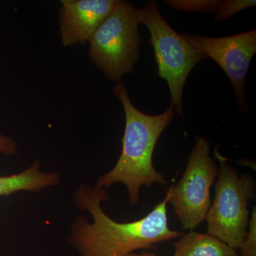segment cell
<instances>
[{
    "label": "cell",
    "mask_w": 256,
    "mask_h": 256,
    "mask_svg": "<svg viewBox=\"0 0 256 256\" xmlns=\"http://www.w3.org/2000/svg\"><path fill=\"white\" fill-rule=\"evenodd\" d=\"M16 150V144L14 140L0 134V152L6 156H12Z\"/></svg>",
    "instance_id": "14"
},
{
    "label": "cell",
    "mask_w": 256,
    "mask_h": 256,
    "mask_svg": "<svg viewBox=\"0 0 256 256\" xmlns=\"http://www.w3.org/2000/svg\"><path fill=\"white\" fill-rule=\"evenodd\" d=\"M256 184L249 175L238 173L220 161L215 196L206 220L207 234L237 250L247 235L248 202L255 198Z\"/></svg>",
    "instance_id": "5"
},
{
    "label": "cell",
    "mask_w": 256,
    "mask_h": 256,
    "mask_svg": "<svg viewBox=\"0 0 256 256\" xmlns=\"http://www.w3.org/2000/svg\"><path fill=\"white\" fill-rule=\"evenodd\" d=\"M138 14L140 24L146 25L150 34L149 43L154 50L158 75L168 82L171 94L170 107L183 118L186 79L194 67L208 57L168 24L156 1L146 2L138 9Z\"/></svg>",
    "instance_id": "4"
},
{
    "label": "cell",
    "mask_w": 256,
    "mask_h": 256,
    "mask_svg": "<svg viewBox=\"0 0 256 256\" xmlns=\"http://www.w3.org/2000/svg\"><path fill=\"white\" fill-rule=\"evenodd\" d=\"M210 154L208 140L197 136L182 178L166 194L168 204L172 206L184 228L188 230H193L206 220L210 208V190L218 168Z\"/></svg>",
    "instance_id": "6"
},
{
    "label": "cell",
    "mask_w": 256,
    "mask_h": 256,
    "mask_svg": "<svg viewBox=\"0 0 256 256\" xmlns=\"http://www.w3.org/2000/svg\"><path fill=\"white\" fill-rule=\"evenodd\" d=\"M139 24L138 8L116 0L110 12L89 38V58L112 82H120L139 60L142 44Z\"/></svg>",
    "instance_id": "3"
},
{
    "label": "cell",
    "mask_w": 256,
    "mask_h": 256,
    "mask_svg": "<svg viewBox=\"0 0 256 256\" xmlns=\"http://www.w3.org/2000/svg\"><path fill=\"white\" fill-rule=\"evenodd\" d=\"M75 202L92 216V224L79 217L74 222L70 242L82 256H127L140 249L153 248L154 244L182 236L168 226V196L140 220L118 223L104 213L102 201H109L102 188L82 185L76 192Z\"/></svg>",
    "instance_id": "1"
},
{
    "label": "cell",
    "mask_w": 256,
    "mask_h": 256,
    "mask_svg": "<svg viewBox=\"0 0 256 256\" xmlns=\"http://www.w3.org/2000/svg\"><path fill=\"white\" fill-rule=\"evenodd\" d=\"M256 210L252 208V217L245 240L240 247L239 256H256Z\"/></svg>",
    "instance_id": "13"
},
{
    "label": "cell",
    "mask_w": 256,
    "mask_h": 256,
    "mask_svg": "<svg viewBox=\"0 0 256 256\" xmlns=\"http://www.w3.org/2000/svg\"><path fill=\"white\" fill-rule=\"evenodd\" d=\"M255 0H226L220 1V8L214 16L215 22H220L223 20H226L234 14L248 9L249 8L256 6Z\"/></svg>",
    "instance_id": "12"
},
{
    "label": "cell",
    "mask_w": 256,
    "mask_h": 256,
    "mask_svg": "<svg viewBox=\"0 0 256 256\" xmlns=\"http://www.w3.org/2000/svg\"><path fill=\"white\" fill-rule=\"evenodd\" d=\"M40 166V162H35L30 168L20 174L0 176V196L24 190L38 192L56 185L60 182V175L42 172L38 170Z\"/></svg>",
    "instance_id": "10"
},
{
    "label": "cell",
    "mask_w": 256,
    "mask_h": 256,
    "mask_svg": "<svg viewBox=\"0 0 256 256\" xmlns=\"http://www.w3.org/2000/svg\"><path fill=\"white\" fill-rule=\"evenodd\" d=\"M183 36L192 46L214 60L226 74L234 88L240 110L244 112L246 77L256 53V30L218 38L188 34Z\"/></svg>",
    "instance_id": "7"
},
{
    "label": "cell",
    "mask_w": 256,
    "mask_h": 256,
    "mask_svg": "<svg viewBox=\"0 0 256 256\" xmlns=\"http://www.w3.org/2000/svg\"><path fill=\"white\" fill-rule=\"evenodd\" d=\"M166 3L175 10L186 12H213L220 8V1L216 0H169Z\"/></svg>",
    "instance_id": "11"
},
{
    "label": "cell",
    "mask_w": 256,
    "mask_h": 256,
    "mask_svg": "<svg viewBox=\"0 0 256 256\" xmlns=\"http://www.w3.org/2000/svg\"><path fill=\"white\" fill-rule=\"evenodd\" d=\"M112 90L120 101L126 116L122 152L114 168L98 178L96 186L109 188L114 183H122L127 188L130 202L134 205L139 202L142 186L168 184L164 174L154 169L152 156L162 133L174 119L176 112L170 106L160 114H144L133 105L121 80L116 82Z\"/></svg>",
    "instance_id": "2"
},
{
    "label": "cell",
    "mask_w": 256,
    "mask_h": 256,
    "mask_svg": "<svg viewBox=\"0 0 256 256\" xmlns=\"http://www.w3.org/2000/svg\"><path fill=\"white\" fill-rule=\"evenodd\" d=\"M172 256H239L237 250L207 234L191 230L175 242Z\"/></svg>",
    "instance_id": "9"
},
{
    "label": "cell",
    "mask_w": 256,
    "mask_h": 256,
    "mask_svg": "<svg viewBox=\"0 0 256 256\" xmlns=\"http://www.w3.org/2000/svg\"><path fill=\"white\" fill-rule=\"evenodd\" d=\"M114 3L116 0H62L58 24L62 46L86 44Z\"/></svg>",
    "instance_id": "8"
},
{
    "label": "cell",
    "mask_w": 256,
    "mask_h": 256,
    "mask_svg": "<svg viewBox=\"0 0 256 256\" xmlns=\"http://www.w3.org/2000/svg\"><path fill=\"white\" fill-rule=\"evenodd\" d=\"M127 256H158L156 255V254H153V252H142L141 254H134V252H132V254H130L129 255Z\"/></svg>",
    "instance_id": "15"
}]
</instances>
